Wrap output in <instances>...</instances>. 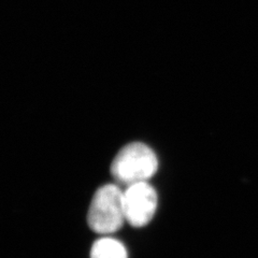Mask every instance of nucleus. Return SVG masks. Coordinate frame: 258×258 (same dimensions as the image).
Instances as JSON below:
<instances>
[{
  "label": "nucleus",
  "mask_w": 258,
  "mask_h": 258,
  "mask_svg": "<svg viewBox=\"0 0 258 258\" xmlns=\"http://www.w3.org/2000/svg\"><path fill=\"white\" fill-rule=\"evenodd\" d=\"M157 194L148 182L129 185L124 191L126 222L134 227L147 226L156 212Z\"/></svg>",
  "instance_id": "7ed1b4c3"
},
{
  "label": "nucleus",
  "mask_w": 258,
  "mask_h": 258,
  "mask_svg": "<svg viewBox=\"0 0 258 258\" xmlns=\"http://www.w3.org/2000/svg\"><path fill=\"white\" fill-rule=\"evenodd\" d=\"M158 168L155 153L148 145L140 142L127 144L120 150L111 165V173L114 179L127 186L147 182L154 175Z\"/></svg>",
  "instance_id": "f257e3e1"
},
{
  "label": "nucleus",
  "mask_w": 258,
  "mask_h": 258,
  "mask_svg": "<svg viewBox=\"0 0 258 258\" xmlns=\"http://www.w3.org/2000/svg\"><path fill=\"white\" fill-rule=\"evenodd\" d=\"M91 258H128V253L122 242L104 237L94 242Z\"/></svg>",
  "instance_id": "20e7f679"
},
{
  "label": "nucleus",
  "mask_w": 258,
  "mask_h": 258,
  "mask_svg": "<svg viewBox=\"0 0 258 258\" xmlns=\"http://www.w3.org/2000/svg\"><path fill=\"white\" fill-rule=\"evenodd\" d=\"M93 231L110 235L122 228L126 222L124 191L113 184H107L95 192L87 215Z\"/></svg>",
  "instance_id": "f03ea898"
}]
</instances>
